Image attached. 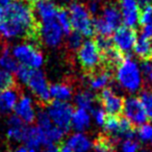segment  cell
<instances>
[{
	"mask_svg": "<svg viewBox=\"0 0 152 152\" xmlns=\"http://www.w3.org/2000/svg\"><path fill=\"white\" fill-rule=\"evenodd\" d=\"M66 1H73V0H66Z\"/></svg>",
	"mask_w": 152,
	"mask_h": 152,
	"instance_id": "60d3db41",
	"label": "cell"
},
{
	"mask_svg": "<svg viewBox=\"0 0 152 152\" xmlns=\"http://www.w3.org/2000/svg\"><path fill=\"white\" fill-rule=\"evenodd\" d=\"M93 28H94V32H96L97 36L110 37L114 34V30H113L112 27L104 21L102 17L95 18V19L93 20Z\"/></svg>",
	"mask_w": 152,
	"mask_h": 152,
	"instance_id": "83f0119b",
	"label": "cell"
},
{
	"mask_svg": "<svg viewBox=\"0 0 152 152\" xmlns=\"http://www.w3.org/2000/svg\"><path fill=\"white\" fill-rule=\"evenodd\" d=\"M137 38V29L128 26H119L113 36V44L121 53L128 57L130 52L133 50L135 41Z\"/></svg>",
	"mask_w": 152,
	"mask_h": 152,
	"instance_id": "ba28073f",
	"label": "cell"
},
{
	"mask_svg": "<svg viewBox=\"0 0 152 152\" xmlns=\"http://www.w3.org/2000/svg\"><path fill=\"white\" fill-rule=\"evenodd\" d=\"M12 55L20 65L31 69H39L43 65L44 56L39 47L32 43H23L16 45L11 51Z\"/></svg>",
	"mask_w": 152,
	"mask_h": 152,
	"instance_id": "8992f818",
	"label": "cell"
},
{
	"mask_svg": "<svg viewBox=\"0 0 152 152\" xmlns=\"http://www.w3.org/2000/svg\"><path fill=\"white\" fill-rule=\"evenodd\" d=\"M58 152H73V150L67 144H61L58 147Z\"/></svg>",
	"mask_w": 152,
	"mask_h": 152,
	"instance_id": "d590c367",
	"label": "cell"
},
{
	"mask_svg": "<svg viewBox=\"0 0 152 152\" xmlns=\"http://www.w3.org/2000/svg\"><path fill=\"white\" fill-rule=\"evenodd\" d=\"M19 99L17 87L0 92V113H10L14 110Z\"/></svg>",
	"mask_w": 152,
	"mask_h": 152,
	"instance_id": "ac0fdd59",
	"label": "cell"
},
{
	"mask_svg": "<svg viewBox=\"0 0 152 152\" xmlns=\"http://www.w3.org/2000/svg\"><path fill=\"white\" fill-rule=\"evenodd\" d=\"M140 101L146 112L148 119L152 120V91L144 89L140 94Z\"/></svg>",
	"mask_w": 152,
	"mask_h": 152,
	"instance_id": "f1b7e54d",
	"label": "cell"
},
{
	"mask_svg": "<svg viewBox=\"0 0 152 152\" xmlns=\"http://www.w3.org/2000/svg\"><path fill=\"white\" fill-rule=\"evenodd\" d=\"M117 143L107 134L101 133L94 141V151L95 152H116L115 147Z\"/></svg>",
	"mask_w": 152,
	"mask_h": 152,
	"instance_id": "cb8c5ba5",
	"label": "cell"
},
{
	"mask_svg": "<svg viewBox=\"0 0 152 152\" xmlns=\"http://www.w3.org/2000/svg\"><path fill=\"white\" fill-rule=\"evenodd\" d=\"M68 36H69L67 41L68 49H69L70 52H75L80 47V45L83 44V36L79 32L75 31V30H72Z\"/></svg>",
	"mask_w": 152,
	"mask_h": 152,
	"instance_id": "f546056e",
	"label": "cell"
},
{
	"mask_svg": "<svg viewBox=\"0 0 152 152\" xmlns=\"http://www.w3.org/2000/svg\"><path fill=\"white\" fill-rule=\"evenodd\" d=\"M120 13L125 26L137 28L140 23V7L135 0H119Z\"/></svg>",
	"mask_w": 152,
	"mask_h": 152,
	"instance_id": "7c38bea8",
	"label": "cell"
},
{
	"mask_svg": "<svg viewBox=\"0 0 152 152\" xmlns=\"http://www.w3.org/2000/svg\"><path fill=\"white\" fill-rule=\"evenodd\" d=\"M140 149V145L133 139H125L121 145L122 152H137Z\"/></svg>",
	"mask_w": 152,
	"mask_h": 152,
	"instance_id": "1f68e13d",
	"label": "cell"
},
{
	"mask_svg": "<svg viewBox=\"0 0 152 152\" xmlns=\"http://www.w3.org/2000/svg\"><path fill=\"white\" fill-rule=\"evenodd\" d=\"M151 43H152V36H151Z\"/></svg>",
	"mask_w": 152,
	"mask_h": 152,
	"instance_id": "b9f144b4",
	"label": "cell"
},
{
	"mask_svg": "<svg viewBox=\"0 0 152 152\" xmlns=\"http://www.w3.org/2000/svg\"><path fill=\"white\" fill-rule=\"evenodd\" d=\"M73 86L70 83H54L49 87L50 96L54 98V100L59 101H68L72 98L73 95Z\"/></svg>",
	"mask_w": 152,
	"mask_h": 152,
	"instance_id": "ffe728a7",
	"label": "cell"
},
{
	"mask_svg": "<svg viewBox=\"0 0 152 152\" xmlns=\"http://www.w3.org/2000/svg\"><path fill=\"white\" fill-rule=\"evenodd\" d=\"M145 89L152 91V71L145 75V83H144Z\"/></svg>",
	"mask_w": 152,
	"mask_h": 152,
	"instance_id": "e575fe53",
	"label": "cell"
},
{
	"mask_svg": "<svg viewBox=\"0 0 152 152\" xmlns=\"http://www.w3.org/2000/svg\"><path fill=\"white\" fill-rule=\"evenodd\" d=\"M26 128H27L26 124L23 123V121L19 117L12 115L7 120V135L13 142H23Z\"/></svg>",
	"mask_w": 152,
	"mask_h": 152,
	"instance_id": "9a60e30c",
	"label": "cell"
},
{
	"mask_svg": "<svg viewBox=\"0 0 152 152\" xmlns=\"http://www.w3.org/2000/svg\"><path fill=\"white\" fill-rule=\"evenodd\" d=\"M150 152H152V151H150Z\"/></svg>",
	"mask_w": 152,
	"mask_h": 152,
	"instance_id": "ee69618b",
	"label": "cell"
},
{
	"mask_svg": "<svg viewBox=\"0 0 152 152\" xmlns=\"http://www.w3.org/2000/svg\"><path fill=\"white\" fill-rule=\"evenodd\" d=\"M151 142H152V139H151Z\"/></svg>",
	"mask_w": 152,
	"mask_h": 152,
	"instance_id": "7bdbcfd3",
	"label": "cell"
},
{
	"mask_svg": "<svg viewBox=\"0 0 152 152\" xmlns=\"http://www.w3.org/2000/svg\"><path fill=\"white\" fill-rule=\"evenodd\" d=\"M135 1H137V4H141L144 7V5H146V4H149L151 0H135Z\"/></svg>",
	"mask_w": 152,
	"mask_h": 152,
	"instance_id": "ab89813d",
	"label": "cell"
},
{
	"mask_svg": "<svg viewBox=\"0 0 152 152\" xmlns=\"http://www.w3.org/2000/svg\"><path fill=\"white\" fill-rule=\"evenodd\" d=\"M116 78L119 85L128 93H135L142 88V75L137 63L125 57L116 69Z\"/></svg>",
	"mask_w": 152,
	"mask_h": 152,
	"instance_id": "7a4b0ae2",
	"label": "cell"
},
{
	"mask_svg": "<svg viewBox=\"0 0 152 152\" xmlns=\"http://www.w3.org/2000/svg\"><path fill=\"white\" fill-rule=\"evenodd\" d=\"M12 1L13 0H0V9H3V7H7Z\"/></svg>",
	"mask_w": 152,
	"mask_h": 152,
	"instance_id": "74e56055",
	"label": "cell"
},
{
	"mask_svg": "<svg viewBox=\"0 0 152 152\" xmlns=\"http://www.w3.org/2000/svg\"><path fill=\"white\" fill-rule=\"evenodd\" d=\"M74 110V106L66 101L51 100L47 104L46 112L53 124L67 133L71 128V119Z\"/></svg>",
	"mask_w": 152,
	"mask_h": 152,
	"instance_id": "5b68a950",
	"label": "cell"
},
{
	"mask_svg": "<svg viewBox=\"0 0 152 152\" xmlns=\"http://www.w3.org/2000/svg\"><path fill=\"white\" fill-rule=\"evenodd\" d=\"M24 85H26L39 101L43 105H47L51 101L49 85L44 73L39 69H30L29 74L26 78Z\"/></svg>",
	"mask_w": 152,
	"mask_h": 152,
	"instance_id": "52a82bcc",
	"label": "cell"
},
{
	"mask_svg": "<svg viewBox=\"0 0 152 152\" xmlns=\"http://www.w3.org/2000/svg\"><path fill=\"white\" fill-rule=\"evenodd\" d=\"M14 112L17 117H19L23 123L25 124H31L36 121V110L32 103V100L30 97L25 95H22L19 97L16 104Z\"/></svg>",
	"mask_w": 152,
	"mask_h": 152,
	"instance_id": "4fadbf2b",
	"label": "cell"
},
{
	"mask_svg": "<svg viewBox=\"0 0 152 152\" xmlns=\"http://www.w3.org/2000/svg\"><path fill=\"white\" fill-rule=\"evenodd\" d=\"M151 71H152V61H143V64H142V72H143L144 76Z\"/></svg>",
	"mask_w": 152,
	"mask_h": 152,
	"instance_id": "836d02e7",
	"label": "cell"
},
{
	"mask_svg": "<svg viewBox=\"0 0 152 152\" xmlns=\"http://www.w3.org/2000/svg\"><path fill=\"white\" fill-rule=\"evenodd\" d=\"M23 142L28 152H38L43 145V132L38 126H30L26 128Z\"/></svg>",
	"mask_w": 152,
	"mask_h": 152,
	"instance_id": "2e32d148",
	"label": "cell"
},
{
	"mask_svg": "<svg viewBox=\"0 0 152 152\" xmlns=\"http://www.w3.org/2000/svg\"><path fill=\"white\" fill-rule=\"evenodd\" d=\"M91 110H92V114H93V117H94V119H95L96 123H97L98 125H100V126H103V123L106 119V113L104 112L103 108L93 107Z\"/></svg>",
	"mask_w": 152,
	"mask_h": 152,
	"instance_id": "d6a6232c",
	"label": "cell"
},
{
	"mask_svg": "<svg viewBox=\"0 0 152 152\" xmlns=\"http://www.w3.org/2000/svg\"><path fill=\"white\" fill-rule=\"evenodd\" d=\"M0 37L40 42V23L27 1L13 0L7 7L0 9Z\"/></svg>",
	"mask_w": 152,
	"mask_h": 152,
	"instance_id": "6da1fadb",
	"label": "cell"
},
{
	"mask_svg": "<svg viewBox=\"0 0 152 152\" xmlns=\"http://www.w3.org/2000/svg\"><path fill=\"white\" fill-rule=\"evenodd\" d=\"M135 54L142 61H152V43L151 38L141 34L137 38L134 47H133Z\"/></svg>",
	"mask_w": 152,
	"mask_h": 152,
	"instance_id": "e0dca14e",
	"label": "cell"
},
{
	"mask_svg": "<svg viewBox=\"0 0 152 152\" xmlns=\"http://www.w3.org/2000/svg\"><path fill=\"white\" fill-rule=\"evenodd\" d=\"M17 87V83L13 73L0 68V92Z\"/></svg>",
	"mask_w": 152,
	"mask_h": 152,
	"instance_id": "4316f807",
	"label": "cell"
},
{
	"mask_svg": "<svg viewBox=\"0 0 152 152\" xmlns=\"http://www.w3.org/2000/svg\"><path fill=\"white\" fill-rule=\"evenodd\" d=\"M18 66L19 64L16 61L15 57L12 55L10 49L7 47H3L0 52V68L7 70L11 73H15Z\"/></svg>",
	"mask_w": 152,
	"mask_h": 152,
	"instance_id": "d4e9b609",
	"label": "cell"
},
{
	"mask_svg": "<svg viewBox=\"0 0 152 152\" xmlns=\"http://www.w3.org/2000/svg\"><path fill=\"white\" fill-rule=\"evenodd\" d=\"M122 113H124L125 118L128 119L129 122L134 126H141L148 121L145 110L137 97H128L124 99Z\"/></svg>",
	"mask_w": 152,
	"mask_h": 152,
	"instance_id": "30bf717a",
	"label": "cell"
},
{
	"mask_svg": "<svg viewBox=\"0 0 152 152\" xmlns=\"http://www.w3.org/2000/svg\"><path fill=\"white\" fill-rule=\"evenodd\" d=\"M68 12H69L72 30H75L79 32L81 36L89 37V38L93 36V19H92V14L89 12L87 5L83 3L73 2L70 5Z\"/></svg>",
	"mask_w": 152,
	"mask_h": 152,
	"instance_id": "3957f363",
	"label": "cell"
},
{
	"mask_svg": "<svg viewBox=\"0 0 152 152\" xmlns=\"http://www.w3.org/2000/svg\"><path fill=\"white\" fill-rule=\"evenodd\" d=\"M66 144L71 147L73 152H89L92 148L91 141L81 132L72 134Z\"/></svg>",
	"mask_w": 152,
	"mask_h": 152,
	"instance_id": "44dd1931",
	"label": "cell"
},
{
	"mask_svg": "<svg viewBox=\"0 0 152 152\" xmlns=\"http://www.w3.org/2000/svg\"><path fill=\"white\" fill-rule=\"evenodd\" d=\"M97 101V96L93 94L92 92L83 90V91H79L75 96V103L79 108H83V110H92L93 108L94 103Z\"/></svg>",
	"mask_w": 152,
	"mask_h": 152,
	"instance_id": "603a6c76",
	"label": "cell"
},
{
	"mask_svg": "<svg viewBox=\"0 0 152 152\" xmlns=\"http://www.w3.org/2000/svg\"><path fill=\"white\" fill-rule=\"evenodd\" d=\"M137 137L142 142L151 141L152 139V125L145 123L141 125L137 129Z\"/></svg>",
	"mask_w": 152,
	"mask_h": 152,
	"instance_id": "4dcf8cb0",
	"label": "cell"
},
{
	"mask_svg": "<svg viewBox=\"0 0 152 152\" xmlns=\"http://www.w3.org/2000/svg\"><path fill=\"white\" fill-rule=\"evenodd\" d=\"M97 101L101 103L104 112L112 116H120L123 112L124 98L117 95L110 88H104L97 96Z\"/></svg>",
	"mask_w": 152,
	"mask_h": 152,
	"instance_id": "9c48e42d",
	"label": "cell"
},
{
	"mask_svg": "<svg viewBox=\"0 0 152 152\" xmlns=\"http://www.w3.org/2000/svg\"><path fill=\"white\" fill-rule=\"evenodd\" d=\"M102 18L114 31L119 26H121L122 17H121L120 10L114 3H107L106 5H104L102 9Z\"/></svg>",
	"mask_w": 152,
	"mask_h": 152,
	"instance_id": "d6986e66",
	"label": "cell"
},
{
	"mask_svg": "<svg viewBox=\"0 0 152 152\" xmlns=\"http://www.w3.org/2000/svg\"><path fill=\"white\" fill-rule=\"evenodd\" d=\"M56 19L58 24L61 25V30H63L64 34H69L72 31V27H71V23H70V17H69L68 10L63 7H58L56 14Z\"/></svg>",
	"mask_w": 152,
	"mask_h": 152,
	"instance_id": "484cf974",
	"label": "cell"
},
{
	"mask_svg": "<svg viewBox=\"0 0 152 152\" xmlns=\"http://www.w3.org/2000/svg\"><path fill=\"white\" fill-rule=\"evenodd\" d=\"M89 86L92 90H100L107 87L113 79V71L108 68L101 66L95 71L87 74Z\"/></svg>",
	"mask_w": 152,
	"mask_h": 152,
	"instance_id": "5bb4252c",
	"label": "cell"
},
{
	"mask_svg": "<svg viewBox=\"0 0 152 152\" xmlns=\"http://www.w3.org/2000/svg\"><path fill=\"white\" fill-rule=\"evenodd\" d=\"M41 152H58V147H56L55 145L48 146V147H46L43 151H41Z\"/></svg>",
	"mask_w": 152,
	"mask_h": 152,
	"instance_id": "8d00e7d4",
	"label": "cell"
},
{
	"mask_svg": "<svg viewBox=\"0 0 152 152\" xmlns=\"http://www.w3.org/2000/svg\"><path fill=\"white\" fill-rule=\"evenodd\" d=\"M91 123V117L89 113L83 108L74 110L71 119V127H73L76 131H85Z\"/></svg>",
	"mask_w": 152,
	"mask_h": 152,
	"instance_id": "7402d4cb",
	"label": "cell"
},
{
	"mask_svg": "<svg viewBox=\"0 0 152 152\" xmlns=\"http://www.w3.org/2000/svg\"><path fill=\"white\" fill-rule=\"evenodd\" d=\"M77 58L86 74L102 66V54L94 40H87L77 49Z\"/></svg>",
	"mask_w": 152,
	"mask_h": 152,
	"instance_id": "277c9868",
	"label": "cell"
},
{
	"mask_svg": "<svg viewBox=\"0 0 152 152\" xmlns=\"http://www.w3.org/2000/svg\"><path fill=\"white\" fill-rule=\"evenodd\" d=\"M63 30L56 19L40 23V40L49 47H57L63 41Z\"/></svg>",
	"mask_w": 152,
	"mask_h": 152,
	"instance_id": "8fae6325",
	"label": "cell"
},
{
	"mask_svg": "<svg viewBox=\"0 0 152 152\" xmlns=\"http://www.w3.org/2000/svg\"><path fill=\"white\" fill-rule=\"evenodd\" d=\"M13 152H28V150H27V148H26L25 146H20V147L16 148Z\"/></svg>",
	"mask_w": 152,
	"mask_h": 152,
	"instance_id": "f35d334b",
	"label": "cell"
}]
</instances>
